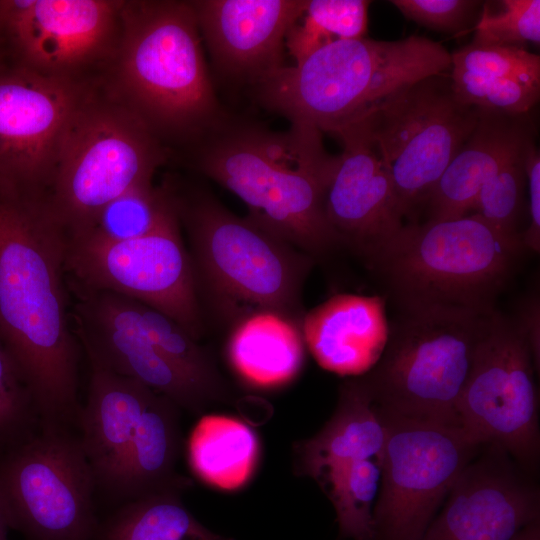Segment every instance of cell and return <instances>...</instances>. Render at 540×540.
I'll list each match as a JSON object with an SVG mask.
<instances>
[{
	"label": "cell",
	"mask_w": 540,
	"mask_h": 540,
	"mask_svg": "<svg viewBox=\"0 0 540 540\" xmlns=\"http://www.w3.org/2000/svg\"><path fill=\"white\" fill-rule=\"evenodd\" d=\"M65 256L66 234L42 197L0 192V341L46 427L67 428L80 412Z\"/></svg>",
	"instance_id": "cell-1"
},
{
	"label": "cell",
	"mask_w": 540,
	"mask_h": 540,
	"mask_svg": "<svg viewBox=\"0 0 540 540\" xmlns=\"http://www.w3.org/2000/svg\"><path fill=\"white\" fill-rule=\"evenodd\" d=\"M333 156L314 128L227 117L198 141L195 164L246 204L250 220L314 258L340 244L324 206Z\"/></svg>",
	"instance_id": "cell-2"
},
{
	"label": "cell",
	"mask_w": 540,
	"mask_h": 540,
	"mask_svg": "<svg viewBox=\"0 0 540 540\" xmlns=\"http://www.w3.org/2000/svg\"><path fill=\"white\" fill-rule=\"evenodd\" d=\"M191 1H123L113 99L158 137L199 141L226 118Z\"/></svg>",
	"instance_id": "cell-3"
},
{
	"label": "cell",
	"mask_w": 540,
	"mask_h": 540,
	"mask_svg": "<svg viewBox=\"0 0 540 540\" xmlns=\"http://www.w3.org/2000/svg\"><path fill=\"white\" fill-rule=\"evenodd\" d=\"M451 70L440 43L422 36L396 41L362 37L323 46L256 85L257 98L290 125L334 135L398 89Z\"/></svg>",
	"instance_id": "cell-4"
},
{
	"label": "cell",
	"mask_w": 540,
	"mask_h": 540,
	"mask_svg": "<svg viewBox=\"0 0 540 540\" xmlns=\"http://www.w3.org/2000/svg\"><path fill=\"white\" fill-rule=\"evenodd\" d=\"M522 247L474 213L404 224L368 261L403 312L486 316Z\"/></svg>",
	"instance_id": "cell-5"
},
{
	"label": "cell",
	"mask_w": 540,
	"mask_h": 540,
	"mask_svg": "<svg viewBox=\"0 0 540 540\" xmlns=\"http://www.w3.org/2000/svg\"><path fill=\"white\" fill-rule=\"evenodd\" d=\"M172 194L189 235L199 298L203 294L225 319L237 323L273 312L301 325L302 287L313 257L233 214L208 193Z\"/></svg>",
	"instance_id": "cell-6"
},
{
	"label": "cell",
	"mask_w": 540,
	"mask_h": 540,
	"mask_svg": "<svg viewBox=\"0 0 540 540\" xmlns=\"http://www.w3.org/2000/svg\"><path fill=\"white\" fill-rule=\"evenodd\" d=\"M164 161L158 137L141 119L116 100L89 95L65 131L43 198L68 237L116 197L151 183Z\"/></svg>",
	"instance_id": "cell-7"
},
{
	"label": "cell",
	"mask_w": 540,
	"mask_h": 540,
	"mask_svg": "<svg viewBox=\"0 0 540 540\" xmlns=\"http://www.w3.org/2000/svg\"><path fill=\"white\" fill-rule=\"evenodd\" d=\"M490 315L404 312L389 329L379 361L361 376L375 406L405 418L459 425L458 402Z\"/></svg>",
	"instance_id": "cell-8"
},
{
	"label": "cell",
	"mask_w": 540,
	"mask_h": 540,
	"mask_svg": "<svg viewBox=\"0 0 540 540\" xmlns=\"http://www.w3.org/2000/svg\"><path fill=\"white\" fill-rule=\"evenodd\" d=\"M481 111L462 103L450 76L439 74L398 89L353 123L384 163L403 218L427 204Z\"/></svg>",
	"instance_id": "cell-9"
},
{
	"label": "cell",
	"mask_w": 540,
	"mask_h": 540,
	"mask_svg": "<svg viewBox=\"0 0 540 540\" xmlns=\"http://www.w3.org/2000/svg\"><path fill=\"white\" fill-rule=\"evenodd\" d=\"M97 487L80 439L43 427L0 456V496L26 540H94Z\"/></svg>",
	"instance_id": "cell-10"
},
{
	"label": "cell",
	"mask_w": 540,
	"mask_h": 540,
	"mask_svg": "<svg viewBox=\"0 0 540 540\" xmlns=\"http://www.w3.org/2000/svg\"><path fill=\"white\" fill-rule=\"evenodd\" d=\"M380 413L387 438L370 540H420L484 444L459 425Z\"/></svg>",
	"instance_id": "cell-11"
},
{
	"label": "cell",
	"mask_w": 540,
	"mask_h": 540,
	"mask_svg": "<svg viewBox=\"0 0 540 540\" xmlns=\"http://www.w3.org/2000/svg\"><path fill=\"white\" fill-rule=\"evenodd\" d=\"M532 349L518 323L494 311L476 345L461 393L460 427L481 444H496L527 473L540 464L539 398Z\"/></svg>",
	"instance_id": "cell-12"
},
{
	"label": "cell",
	"mask_w": 540,
	"mask_h": 540,
	"mask_svg": "<svg viewBox=\"0 0 540 540\" xmlns=\"http://www.w3.org/2000/svg\"><path fill=\"white\" fill-rule=\"evenodd\" d=\"M65 271L71 289L122 295L168 315L197 340L203 334L202 306L176 210L136 239L66 238Z\"/></svg>",
	"instance_id": "cell-13"
},
{
	"label": "cell",
	"mask_w": 540,
	"mask_h": 540,
	"mask_svg": "<svg viewBox=\"0 0 540 540\" xmlns=\"http://www.w3.org/2000/svg\"><path fill=\"white\" fill-rule=\"evenodd\" d=\"M89 95L74 77L0 64V192L45 195L65 131Z\"/></svg>",
	"instance_id": "cell-14"
},
{
	"label": "cell",
	"mask_w": 540,
	"mask_h": 540,
	"mask_svg": "<svg viewBox=\"0 0 540 540\" xmlns=\"http://www.w3.org/2000/svg\"><path fill=\"white\" fill-rule=\"evenodd\" d=\"M115 0H0V48L36 72L73 73L116 52L120 8Z\"/></svg>",
	"instance_id": "cell-15"
},
{
	"label": "cell",
	"mask_w": 540,
	"mask_h": 540,
	"mask_svg": "<svg viewBox=\"0 0 540 540\" xmlns=\"http://www.w3.org/2000/svg\"><path fill=\"white\" fill-rule=\"evenodd\" d=\"M74 332L88 360L136 380L180 409L204 415L213 399L154 344L135 301L107 291L71 289Z\"/></svg>",
	"instance_id": "cell-16"
},
{
	"label": "cell",
	"mask_w": 540,
	"mask_h": 540,
	"mask_svg": "<svg viewBox=\"0 0 540 540\" xmlns=\"http://www.w3.org/2000/svg\"><path fill=\"white\" fill-rule=\"evenodd\" d=\"M536 520V477L489 443L458 476L420 540H512Z\"/></svg>",
	"instance_id": "cell-17"
},
{
	"label": "cell",
	"mask_w": 540,
	"mask_h": 540,
	"mask_svg": "<svg viewBox=\"0 0 540 540\" xmlns=\"http://www.w3.org/2000/svg\"><path fill=\"white\" fill-rule=\"evenodd\" d=\"M342 152L333 156L324 193L325 213L339 238L369 259L403 225L390 175L354 124L335 133Z\"/></svg>",
	"instance_id": "cell-18"
},
{
	"label": "cell",
	"mask_w": 540,
	"mask_h": 540,
	"mask_svg": "<svg viewBox=\"0 0 540 540\" xmlns=\"http://www.w3.org/2000/svg\"><path fill=\"white\" fill-rule=\"evenodd\" d=\"M219 70L255 86L284 67L285 40L307 0L191 1Z\"/></svg>",
	"instance_id": "cell-19"
},
{
	"label": "cell",
	"mask_w": 540,
	"mask_h": 540,
	"mask_svg": "<svg viewBox=\"0 0 540 540\" xmlns=\"http://www.w3.org/2000/svg\"><path fill=\"white\" fill-rule=\"evenodd\" d=\"M380 296L337 294L305 313V345L323 369L358 377L379 361L389 337Z\"/></svg>",
	"instance_id": "cell-20"
},
{
	"label": "cell",
	"mask_w": 540,
	"mask_h": 540,
	"mask_svg": "<svg viewBox=\"0 0 540 540\" xmlns=\"http://www.w3.org/2000/svg\"><path fill=\"white\" fill-rule=\"evenodd\" d=\"M88 361V395L78 416L79 439L97 487L112 495L124 456L155 391Z\"/></svg>",
	"instance_id": "cell-21"
},
{
	"label": "cell",
	"mask_w": 540,
	"mask_h": 540,
	"mask_svg": "<svg viewBox=\"0 0 540 540\" xmlns=\"http://www.w3.org/2000/svg\"><path fill=\"white\" fill-rule=\"evenodd\" d=\"M387 426L361 376L339 387L331 418L314 436L293 444V472L318 482L348 464L379 458Z\"/></svg>",
	"instance_id": "cell-22"
},
{
	"label": "cell",
	"mask_w": 540,
	"mask_h": 540,
	"mask_svg": "<svg viewBox=\"0 0 540 540\" xmlns=\"http://www.w3.org/2000/svg\"><path fill=\"white\" fill-rule=\"evenodd\" d=\"M525 114L482 109L479 120L448 164L427 202L430 219L467 215L482 186L531 135Z\"/></svg>",
	"instance_id": "cell-23"
},
{
	"label": "cell",
	"mask_w": 540,
	"mask_h": 540,
	"mask_svg": "<svg viewBox=\"0 0 540 540\" xmlns=\"http://www.w3.org/2000/svg\"><path fill=\"white\" fill-rule=\"evenodd\" d=\"M180 410L169 398L154 393L124 456L113 498L126 503L192 485L176 472L182 447Z\"/></svg>",
	"instance_id": "cell-24"
},
{
	"label": "cell",
	"mask_w": 540,
	"mask_h": 540,
	"mask_svg": "<svg viewBox=\"0 0 540 540\" xmlns=\"http://www.w3.org/2000/svg\"><path fill=\"white\" fill-rule=\"evenodd\" d=\"M227 356L236 373L251 386H285L303 367L305 342L301 325L273 312L249 315L234 327Z\"/></svg>",
	"instance_id": "cell-25"
},
{
	"label": "cell",
	"mask_w": 540,
	"mask_h": 540,
	"mask_svg": "<svg viewBox=\"0 0 540 540\" xmlns=\"http://www.w3.org/2000/svg\"><path fill=\"white\" fill-rule=\"evenodd\" d=\"M187 456L201 481L234 491L253 477L260 459V443L256 432L244 421L223 414L203 415L189 436Z\"/></svg>",
	"instance_id": "cell-26"
},
{
	"label": "cell",
	"mask_w": 540,
	"mask_h": 540,
	"mask_svg": "<svg viewBox=\"0 0 540 540\" xmlns=\"http://www.w3.org/2000/svg\"><path fill=\"white\" fill-rule=\"evenodd\" d=\"M182 492L167 490L121 504L99 522L94 540H234L201 524L182 502Z\"/></svg>",
	"instance_id": "cell-27"
},
{
	"label": "cell",
	"mask_w": 540,
	"mask_h": 540,
	"mask_svg": "<svg viewBox=\"0 0 540 540\" xmlns=\"http://www.w3.org/2000/svg\"><path fill=\"white\" fill-rule=\"evenodd\" d=\"M176 210L171 189L139 185L102 207L78 233L68 240L121 242L155 230Z\"/></svg>",
	"instance_id": "cell-28"
},
{
	"label": "cell",
	"mask_w": 540,
	"mask_h": 540,
	"mask_svg": "<svg viewBox=\"0 0 540 540\" xmlns=\"http://www.w3.org/2000/svg\"><path fill=\"white\" fill-rule=\"evenodd\" d=\"M135 306L145 331L168 359L199 385L215 404L234 403L231 387L197 339L168 315L138 301Z\"/></svg>",
	"instance_id": "cell-29"
},
{
	"label": "cell",
	"mask_w": 540,
	"mask_h": 540,
	"mask_svg": "<svg viewBox=\"0 0 540 540\" xmlns=\"http://www.w3.org/2000/svg\"><path fill=\"white\" fill-rule=\"evenodd\" d=\"M380 475L379 461L373 458L343 466L317 482L335 509L340 540H370Z\"/></svg>",
	"instance_id": "cell-30"
},
{
	"label": "cell",
	"mask_w": 540,
	"mask_h": 540,
	"mask_svg": "<svg viewBox=\"0 0 540 540\" xmlns=\"http://www.w3.org/2000/svg\"><path fill=\"white\" fill-rule=\"evenodd\" d=\"M369 5L366 0H307L286 36L285 49L296 64L332 42L365 37Z\"/></svg>",
	"instance_id": "cell-31"
},
{
	"label": "cell",
	"mask_w": 540,
	"mask_h": 540,
	"mask_svg": "<svg viewBox=\"0 0 540 540\" xmlns=\"http://www.w3.org/2000/svg\"><path fill=\"white\" fill-rule=\"evenodd\" d=\"M530 135L505 159L497 172L480 189L472 210L494 228L512 236H522L517 222L526 182L525 156Z\"/></svg>",
	"instance_id": "cell-32"
},
{
	"label": "cell",
	"mask_w": 540,
	"mask_h": 540,
	"mask_svg": "<svg viewBox=\"0 0 540 540\" xmlns=\"http://www.w3.org/2000/svg\"><path fill=\"white\" fill-rule=\"evenodd\" d=\"M450 56L453 70L540 85V57L523 47L472 40Z\"/></svg>",
	"instance_id": "cell-33"
},
{
	"label": "cell",
	"mask_w": 540,
	"mask_h": 540,
	"mask_svg": "<svg viewBox=\"0 0 540 540\" xmlns=\"http://www.w3.org/2000/svg\"><path fill=\"white\" fill-rule=\"evenodd\" d=\"M40 428L31 393L0 341V456Z\"/></svg>",
	"instance_id": "cell-34"
},
{
	"label": "cell",
	"mask_w": 540,
	"mask_h": 540,
	"mask_svg": "<svg viewBox=\"0 0 540 540\" xmlns=\"http://www.w3.org/2000/svg\"><path fill=\"white\" fill-rule=\"evenodd\" d=\"M454 93L465 104L507 114H526L537 103L540 85L511 78L484 77L451 69Z\"/></svg>",
	"instance_id": "cell-35"
},
{
	"label": "cell",
	"mask_w": 540,
	"mask_h": 540,
	"mask_svg": "<svg viewBox=\"0 0 540 540\" xmlns=\"http://www.w3.org/2000/svg\"><path fill=\"white\" fill-rule=\"evenodd\" d=\"M500 9L493 11L483 5L474 25V41L522 47L540 43V1L502 0Z\"/></svg>",
	"instance_id": "cell-36"
},
{
	"label": "cell",
	"mask_w": 540,
	"mask_h": 540,
	"mask_svg": "<svg viewBox=\"0 0 540 540\" xmlns=\"http://www.w3.org/2000/svg\"><path fill=\"white\" fill-rule=\"evenodd\" d=\"M407 19L430 29L460 33L475 20L482 2L474 0H392Z\"/></svg>",
	"instance_id": "cell-37"
},
{
	"label": "cell",
	"mask_w": 540,
	"mask_h": 540,
	"mask_svg": "<svg viewBox=\"0 0 540 540\" xmlns=\"http://www.w3.org/2000/svg\"><path fill=\"white\" fill-rule=\"evenodd\" d=\"M526 182L529 191V224L522 234L523 246L538 252L540 248V156L533 138L525 156Z\"/></svg>",
	"instance_id": "cell-38"
},
{
	"label": "cell",
	"mask_w": 540,
	"mask_h": 540,
	"mask_svg": "<svg viewBox=\"0 0 540 540\" xmlns=\"http://www.w3.org/2000/svg\"><path fill=\"white\" fill-rule=\"evenodd\" d=\"M533 352L536 366L539 368V307L533 302L523 314V320L518 323Z\"/></svg>",
	"instance_id": "cell-39"
},
{
	"label": "cell",
	"mask_w": 540,
	"mask_h": 540,
	"mask_svg": "<svg viewBox=\"0 0 540 540\" xmlns=\"http://www.w3.org/2000/svg\"><path fill=\"white\" fill-rule=\"evenodd\" d=\"M512 540H540V520L524 527Z\"/></svg>",
	"instance_id": "cell-40"
},
{
	"label": "cell",
	"mask_w": 540,
	"mask_h": 540,
	"mask_svg": "<svg viewBox=\"0 0 540 540\" xmlns=\"http://www.w3.org/2000/svg\"><path fill=\"white\" fill-rule=\"evenodd\" d=\"M11 529L6 507L0 496V540H8V531Z\"/></svg>",
	"instance_id": "cell-41"
}]
</instances>
